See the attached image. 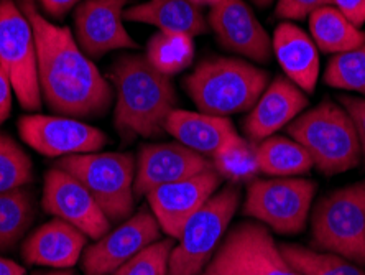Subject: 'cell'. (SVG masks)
I'll return each mask as SVG.
<instances>
[{
	"label": "cell",
	"mask_w": 365,
	"mask_h": 275,
	"mask_svg": "<svg viewBox=\"0 0 365 275\" xmlns=\"http://www.w3.org/2000/svg\"><path fill=\"white\" fill-rule=\"evenodd\" d=\"M311 39L318 50L324 53H342L361 46L365 34L352 24L334 5H326L309 15Z\"/></svg>",
	"instance_id": "cell-23"
},
{
	"label": "cell",
	"mask_w": 365,
	"mask_h": 275,
	"mask_svg": "<svg viewBox=\"0 0 365 275\" xmlns=\"http://www.w3.org/2000/svg\"><path fill=\"white\" fill-rule=\"evenodd\" d=\"M34 26L38 53L41 96L55 112L66 117H99L112 101V89L66 26L43 17L35 0H19Z\"/></svg>",
	"instance_id": "cell-1"
},
{
	"label": "cell",
	"mask_w": 365,
	"mask_h": 275,
	"mask_svg": "<svg viewBox=\"0 0 365 275\" xmlns=\"http://www.w3.org/2000/svg\"><path fill=\"white\" fill-rule=\"evenodd\" d=\"M31 180V161L12 139L0 134V193L19 190Z\"/></svg>",
	"instance_id": "cell-30"
},
{
	"label": "cell",
	"mask_w": 365,
	"mask_h": 275,
	"mask_svg": "<svg viewBox=\"0 0 365 275\" xmlns=\"http://www.w3.org/2000/svg\"><path fill=\"white\" fill-rule=\"evenodd\" d=\"M34 219V201L30 193L19 190L0 193V251L14 247L24 237Z\"/></svg>",
	"instance_id": "cell-27"
},
{
	"label": "cell",
	"mask_w": 365,
	"mask_h": 275,
	"mask_svg": "<svg viewBox=\"0 0 365 275\" xmlns=\"http://www.w3.org/2000/svg\"><path fill=\"white\" fill-rule=\"evenodd\" d=\"M12 83L4 68L0 66V126L7 121L10 109H12Z\"/></svg>",
	"instance_id": "cell-35"
},
{
	"label": "cell",
	"mask_w": 365,
	"mask_h": 275,
	"mask_svg": "<svg viewBox=\"0 0 365 275\" xmlns=\"http://www.w3.org/2000/svg\"><path fill=\"white\" fill-rule=\"evenodd\" d=\"M259 171L268 176H298L313 169L309 154L292 137L272 136L255 145Z\"/></svg>",
	"instance_id": "cell-24"
},
{
	"label": "cell",
	"mask_w": 365,
	"mask_h": 275,
	"mask_svg": "<svg viewBox=\"0 0 365 275\" xmlns=\"http://www.w3.org/2000/svg\"><path fill=\"white\" fill-rule=\"evenodd\" d=\"M311 237L318 251L365 266V180L321 199L311 219Z\"/></svg>",
	"instance_id": "cell-6"
},
{
	"label": "cell",
	"mask_w": 365,
	"mask_h": 275,
	"mask_svg": "<svg viewBox=\"0 0 365 275\" xmlns=\"http://www.w3.org/2000/svg\"><path fill=\"white\" fill-rule=\"evenodd\" d=\"M211 166L204 155L181 144L145 145L138 154L133 191L137 196H147L160 186L185 180Z\"/></svg>",
	"instance_id": "cell-17"
},
{
	"label": "cell",
	"mask_w": 365,
	"mask_h": 275,
	"mask_svg": "<svg viewBox=\"0 0 365 275\" xmlns=\"http://www.w3.org/2000/svg\"><path fill=\"white\" fill-rule=\"evenodd\" d=\"M21 139L46 157L98 152L107 144L106 134L76 117L66 116H24L19 121Z\"/></svg>",
	"instance_id": "cell-11"
},
{
	"label": "cell",
	"mask_w": 365,
	"mask_h": 275,
	"mask_svg": "<svg viewBox=\"0 0 365 275\" xmlns=\"http://www.w3.org/2000/svg\"><path fill=\"white\" fill-rule=\"evenodd\" d=\"M339 99L344 111L352 119L354 126H356L359 140H361L362 154L365 155V99L352 98V96H341Z\"/></svg>",
	"instance_id": "cell-33"
},
{
	"label": "cell",
	"mask_w": 365,
	"mask_h": 275,
	"mask_svg": "<svg viewBox=\"0 0 365 275\" xmlns=\"http://www.w3.org/2000/svg\"><path fill=\"white\" fill-rule=\"evenodd\" d=\"M324 83L336 89L365 94V41L361 46L337 53L329 59Z\"/></svg>",
	"instance_id": "cell-28"
},
{
	"label": "cell",
	"mask_w": 365,
	"mask_h": 275,
	"mask_svg": "<svg viewBox=\"0 0 365 275\" xmlns=\"http://www.w3.org/2000/svg\"><path fill=\"white\" fill-rule=\"evenodd\" d=\"M128 0H84L74 12L76 41L89 58L115 50H135L137 41L123 26Z\"/></svg>",
	"instance_id": "cell-15"
},
{
	"label": "cell",
	"mask_w": 365,
	"mask_h": 275,
	"mask_svg": "<svg viewBox=\"0 0 365 275\" xmlns=\"http://www.w3.org/2000/svg\"><path fill=\"white\" fill-rule=\"evenodd\" d=\"M145 56L157 71L165 76H173L186 69L195 59L192 36L158 31L148 40Z\"/></svg>",
	"instance_id": "cell-25"
},
{
	"label": "cell",
	"mask_w": 365,
	"mask_h": 275,
	"mask_svg": "<svg viewBox=\"0 0 365 275\" xmlns=\"http://www.w3.org/2000/svg\"><path fill=\"white\" fill-rule=\"evenodd\" d=\"M88 236L63 219L40 226L21 246V256L31 266L69 269L79 261Z\"/></svg>",
	"instance_id": "cell-19"
},
{
	"label": "cell",
	"mask_w": 365,
	"mask_h": 275,
	"mask_svg": "<svg viewBox=\"0 0 365 275\" xmlns=\"http://www.w3.org/2000/svg\"><path fill=\"white\" fill-rule=\"evenodd\" d=\"M221 178L212 165L201 174L150 191L147 195L150 211L163 233L171 239H178L192 214L219 190Z\"/></svg>",
	"instance_id": "cell-14"
},
{
	"label": "cell",
	"mask_w": 365,
	"mask_h": 275,
	"mask_svg": "<svg viewBox=\"0 0 365 275\" xmlns=\"http://www.w3.org/2000/svg\"><path fill=\"white\" fill-rule=\"evenodd\" d=\"M40 7L53 19H61L69 10L81 4V0H38Z\"/></svg>",
	"instance_id": "cell-36"
},
{
	"label": "cell",
	"mask_w": 365,
	"mask_h": 275,
	"mask_svg": "<svg viewBox=\"0 0 365 275\" xmlns=\"http://www.w3.org/2000/svg\"><path fill=\"white\" fill-rule=\"evenodd\" d=\"M284 259L299 275H365V271L347 259L297 244H280Z\"/></svg>",
	"instance_id": "cell-26"
},
{
	"label": "cell",
	"mask_w": 365,
	"mask_h": 275,
	"mask_svg": "<svg viewBox=\"0 0 365 275\" xmlns=\"http://www.w3.org/2000/svg\"><path fill=\"white\" fill-rule=\"evenodd\" d=\"M41 204L48 214L66 221L91 239L98 241L110 231L112 223L88 188L60 166L45 176Z\"/></svg>",
	"instance_id": "cell-12"
},
{
	"label": "cell",
	"mask_w": 365,
	"mask_h": 275,
	"mask_svg": "<svg viewBox=\"0 0 365 275\" xmlns=\"http://www.w3.org/2000/svg\"><path fill=\"white\" fill-rule=\"evenodd\" d=\"M0 66L21 107L38 111L43 96L34 26L14 0H0Z\"/></svg>",
	"instance_id": "cell-9"
},
{
	"label": "cell",
	"mask_w": 365,
	"mask_h": 275,
	"mask_svg": "<svg viewBox=\"0 0 365 275\" xmlns=\"http://www.w3.org/2000/svg\"><path fill=\"white\" fill-rule=\"evenodd\" d=\"M110 79L117 91L115 127L122 136H162L176 104L170 76L157 71L145 55H123L112 64Z\"/></svg>",
	"instance_id": "cell-2"
},
{
	"label": "cell",
	"mask_w": 365,
	"mask_h": 275,
	"mask_svg": "<svg viewBox=\"0 0 365 275\" xmlns=\"http://www.w3.org/2000/svg\"><path fill=\"white\" fill-rule=\"evenodd\" d=\"M58 166L88 188L110 223H122L130 218L135 195V164L132 155L117 152L71 155L58 161Z\"/></svg>",
	"instance_id": "cell-7"
},
{
	"label": "cell",
	"mask_w": 365,
	"mask_h": 275,
	"mask_svg": "<svg viewBox=\"0 0 365 275\" xmlns=\"http://www.w3.org/2000/svg\"><path fill=\"white\" fill-rule=\"evenodd\" d=\"M45 275H74V274H71V272H53V274H45Z\"/></svg>",
	"instance_id": "cell-40"
},
{
	"label": "cell",
	"mask_w": 365,
	"mask_h": 275,
	"mask_svg": "<svg viewBox=\"0 0 365 275\" xmlns=\"http://www.w3.org/2000/svg\"><path fill=\"white\" fill-rule=\"evenodd\" d=\"M255 145L239 136H235L227 145H224L221 152L212 159L214 169L219 175L229 178L232 181L249 180L259 171L255 157Z\"/></svg>",
	"instance_id": "cell-29"
},
{
	"label": "cell",
	"mask_w": 365,
	"mask_h": 275,
	"mask_svg": "<svg viewBox=\"0 0 365 275\" xmlns=\"http://www.w3.org/2000/svg\"><path fill=\"white\" fill-rule=\"evenodd\" d=\"M209 26L225 50L259 63L272 56V39L244 0H221L209 12Z\"/></svg>",
	"instance_id": "cell-16"
},
{
	"label": "cell",
	"mask_w": 365,
	"mask_h": 275,
	"mask_svg": "<svg viewBox=\"0 0 365 275\" xmlns=\"http://www.w3.org/2000/svg\"><path fill=\"white\" fill-rule=\"evenodd\" d=\"M272 48L287 78L303 93H314L319 76V53L313 39L292 21H283L273 34Z\"/></svg>",
	"instance_id": "cell-20"
},
{
	"label": "cell",
	"mask_w": 365,
	"mask_h": 275,
	"mask_svg": "<svg viewBox=\"0 0 365 275\" xmlns=\"http://www.w3.org/2000/svg\"><path fill=\"white\" fill-rule=\"evenodd\" d=\"M326 5H332V0H277L275 15L280 20H304Z\"/></svg>",
	"instance_id": "cell-32"
},
{
	"label": "cell",
	"mask_w": 365,
	"mask_h": 275,
	"mask_svg": "<svg viewBox=\"0 0 365 275\" xmlns=\"http://www.w3.org/2000/svg\"><path fill=\"white\" fill-rule=\"evenodd\" d=\"M332 5L359 29L365 24V0H332Z\"/></svg>",
	"instance_id": "cell-34"
},
{
	"label": "cell",
	"mask_w": 365,
	"mask_h": 275,
	"mask_svg": "<svg viewBox=\"0 0 365 275\" xmlns=\"http://www.w3.org/2000/svg\"><path fill=\"white\" fill-rule=\"evenodd\" d=\"M308 106L306 93L293 84L288 78H277L267 86L255 106L250 109L244 122V131L250 142L259 144L262 140L275 136L289 122H293Z\"/></svg>",
	"instance_id": "cell-18"
},
{
	"label": "cell",
	"mask_w": 365,
	"mask_h": 275,
	"mask_svg": "<svg viewBox=\"0 0 365 275\" xmlns=\"http://www.w3.org/2000/svg\"><path fill=\"white\" fill-rule=\"evenodd\" d=\"M316 183L297 176L254 180L247 188L242 213L280 234L302 233L313 204Z\"/></svg>",
	"instance_id": "cell-10"
},
{
	"label": "cell",
	"mask_w": 365,
	"mask_h": 275,
	"mask_svg": "<svg viewBox=\"0 0 365 275\" xmlns=\"http://www.w3.org/2000/svg\"><path fill=\"white\" fill-rule=\"evenodd\" d=\"M267 86V71L235 58H207L185 79L200 112L219 117L250 111Z\"/></svg>",
	"instance_id": "cell-3"
},
{
	"label": "cell",
	"mask_w": 365,
	"mask_h": 275,
	"mask_svg": "<svg viewBox=\"0 0 365 275\" xmlns=\"http://www.w3.org/2000/svg\"><path fill=\"white\" fill-rule=\"evenodd\" d=\"M254 2L259 5V7H268V5H270L273 0H254Z\"/></svg>",
	"instance_id": "cell-39"
},
{
	"label": "cell",
	"mask_w": 365,
	"mask_h": 275,
	"mask_svg": "<svg viewBox=\"0 0 365 275\" xmlns=\"http://www.w3.org/2000/svg\"><path fill=\"white\" fill-rule=\"evenodd\" d=\"M191 2L197 5V7H204V5H209V7H212V5L221 2V0H191Z\"/></svg>",
	"instance_id": "cell-38"
},
{
	"label": "cell",
	"mask_w": 365,
	"mask_h": 275,
	"mask_svg": "<svg viewBox=\"0 0 365 275\" xmlns=\"http://www.w3.org/2000/svg\"><path fill=\"white\" fill-rule=\"evenodd\" d=\"M165 132L178 144L195 150L204 157L214 159L237 132L227 117L209 116L204 112L173 109L165 122Z\"/></svg>",
	"instance_id": "cell-21"
},
{
	"label": "cell",
	"mask_w": 365,
	"mask_h": 275,
	"mask_svg": "<svg viewBox=\"0 0 365 275\" xmlns=\"http://www.w3.org/2000/svg\"><path fill=\"white\" fill-rule=\"evenodd\" d=\"M0 275H26V272L17 262L0 257Z\"/></svg>",
	"instance_id": "cell-37"
},
{
	"label": "cell",
	"mask_w": 365,
	"mask_h": 275,
	"mask_svg": "<svg viewBox=\"0 0 365 275\" xmlns=\"http://www.w3.org/2000/svg\"><path fill=\"white\" fill-rule=\"evenodd\" d=\"M173 247L175 244L171 237L153 242L117 269L112 275H166Z\"/></svg>",
	"instance_id": "cell-31"
},
{
	"label": "cell",
	"mask_w": 365,
	"mask_h": 275,
	"mask_svg": "<svg viewBox=\"0 0 365 275\" xmlns=\"http://www.w3.org/2000/svg\"><path fill=\"white\" fill-rule=\"evenodd\" d=\"M162 233L153 213L150 209H140L86 249L83 256L84 274L112 275L145 247L160 241Z\"/></svg>",
	"instance_id": "cell-13"
},
{
	"label": "cell",
	"mask_w": 365,
	"mask_h": 275,
	"mask_svg": "<svg viewBox=\"0 0 365 275\" xmlns=\"http://www.w3.org/2000/svg\"><path fill=\"white\" fill-rule=\"evenodd\" d=\"M288 136L309 154L313 165L326 175L356 169L362 157L356 126L344 107L324 101L299 114L287 127Z\"/></svg>",
	"instance_id": "cell-4"
},
{
	"label": "cell",
	"mask_w": 365,
	"mask_h": 275,
	"mask_svg": "<svg viewBox=\"0 0 365 275\" xmlns=\"http://www.w3.org/2000/svg\"><path fill=\"white\" fill-rule=\"evenodd\" d=\"M200 275H299L265 226L242 221L225 233Z\"/></svg>",
	"instance_id": "cell-8"
},
{
	"label": "cell",
	"mask_w": 365,
	"mask_h": 275,
	"mask_svg": "<svg viewBox=\"0 0 365 275\" xmlns=\"http://www.w3.org/2000/svg\"><path fill=\"white\" fill-rule=\"evenodd\" d=\"M123 20L157 26L163 34L202 35L207 25L201 12L191 0H148L125 9Z\"/></svg>",
	"instance_id": "cell-22"
},
{
	"label": "cell",
	"mask_w": 365,
	"mask_h": 275,
	"mask_svg": "<svg viewBox=\"0 0 365 275\" xmlns=\"http://www.w3.org/2000/svg\"><path fill=\"white\" fill-rule=\"evenodd\" d=\"M240 198V188L230 183L192 214L171 251L166 275H200L204 271L229 231Z\"/></svg>",
	"instance_id": "cell-5"
}]
</instances>
